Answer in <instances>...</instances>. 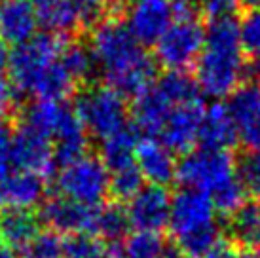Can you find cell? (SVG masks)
<instances>
[{"mask_svg": "<svg viewBox=\"0 0 260 258\" xmlns=\"http://www.w3.org/2000/svg\"><path fill=\"white\" fill-rule=\"evenodd\" d=\"M89 48L105 84L137 99L156 84V61L131 35L123 19H107L91 30Z\"/></svg>", "mask_w": 260, "mask_h": 258, "instance_id": "1", "label": "cell"}, {"mask_svg": "<svg viewBox=\"0 0 260 258\" xmlns=\"http://www.w3.org/2000/svg\"><path fill=\"white\" fill-rule=\"evenodd\" d=\"M196 82L203 93L230 97L249 74L234 19L213 21L205 29V46L196 63Z\"/></svg>", "mask_w": 260, "mask_h": 258, "instance_id": "2", "label": "cell"}, {"mask_svg": "<svg viewBox=\"0 0 260 258\" xmlns=\"http://www.w3.org/2000/svg\"><path fill=\"white\" fill-rule=\"evenodd\" d=\"M74 112L87 131V135L107 139L122 129L129 108L125 97L109 84H87L74 93Z\"/></svg>", "mask_w": 260, "mask_h": 258, "instance_id": "3", "label": "cell"}, {"mask_svg": "<svg viewBox=\"0 0 260 258\" xmlns=\"http://www.w3.org/2000/svg\"><path fill=\"white\" fill-rule=\"evenodd\" d=\"M67 38L51 33H38L30 40L15 46L8 59L10 80L19 93H35V87L51 64L61 57Z\"/></svg>", "mask_w": 260, "mask_h": 258, "instance_id": "4", "label": "cell"}, {"mask_svg": "<svg viewBox=\"0 0 260 258\" xmlns=\"http://www.w3.org/2000/svg\"><path fill=\"white\" fill-rule=\"evenodd\" d=\"M238 179V159L230 150L200 148L190 150L177 162L175 180L182 188L215 194L228 182Z\"/></svg>", "mask_w": 260, "mask_h": 258, "instance_id": "5", "label": "cell"}, {"mask_svg": "<svg viewBox=\"0 0 260 258\" xmlns=\"http://www.w3.org/2000/svg\"><path fill=\"white\" fill-rule=\"evenodd\" d=\"M156 61L167 71L194 69L205 46V29L200 15L173 17V23L156 44Z\"/></svg>", "mask_w": 260, "mask_h": 258, "instance_id": "6", "label": "cell"}, {"mask_svg": "<svg viewBox=\"0 0 260 258\" xmlns=\"http://www.w3.org/2000/svg\"><path fill=\"white\" fill-rule=\"evenodd\" d=\"M109 169L103 165L99 156H91V154L63 167L55 179L59 196H65L69 200H74L89 207L101 205L103 200L109 196Z\"/></svg>", "mask_w": 260, "mask_h": 258, "instance_id": "7", "label": "cell"}, {"mask_svg": "<svg viewBox=\"0 0 260 258\" xmlns=\"http://www.w3.org/2000/svg\"><path fill=\"white\" fill-rule=\"evenodd\" d=\"M99 207H89L65 196H51L46 198L38 207V218L46 224L48 230L67 236H91L95 234Z\"/></svg>", "mask_w": 260, "mask_h": 258, "instance_id": "8", "label": "cell"}, {"mask_svg": "<svg viewBox=\"0 0 260 258\" xmlns=\"http://www.w3.org/2000/svg\"><path fill=\"white\" fill-rule=\"evenodd\" d=\"M10 165L15 171L35 173L42 179H48L55 171L53 162V144L48 137L25 125H19L14 133Z\"/></svg>", "mask_w": 260, "mask_h": 258, "instance_id": "9", "label": "cell"}, {"mask_svg": "<svg viewBox=\"0 0 260 258\" xmlns=\"http://www.w3.org/2000/svg\"><path fill=\"white\" fill-rule=\"evenodd\" d=\"M215 205L209 194L182 188L171 198V215H169V230L177 237L198 232L215 224Z\"/></svg>", "mask_w": 260, "mask_h": 258, "instance_id": "10", "label": "cell"}, {"mask_svg": "<svg viewBox=\"0 0 260 258\" xmlns=\"http://www.w3.org/2000/svg\"><path fill=\"white\" fill-rule=\"evenodd\" d=\"M125 25L143 46H152L173 23V4L169 0H129Z\"/></svg>", "mask_w": 260, "mask_h": 258, "instance_id": "11", "label": "cell"}, {"mask_svg": "<svg viewBox=\"0 0 260 258\" xmlns=\"http://www.w3.org/2000/svg\"><path fill=\"white\" fill-rule=\"evenodd\" d=\"M228 112L247 152L260 150V86L241 84L228 99Z\"/></svg>", "mask_w": 260, "mask_h": 258, "instance_id": "12", "label": "cell"}, {"mask_svg": "<svg viewBox=\"0 0 260 258\" xmlns=\"http://www.w3.org/2000/svg\"><path fill=\"white\" fill-rule=\"evenodd\" d=\"M171 215V196L164 186L148 184L129 201L127 216L133 228L139 232L161 234L169 226Z\"/></svg>", "mask_w": 260, "mask_h": 258, "instance_id": "13", "label": "cell"}, {"mask_svg": "<svg viewBox=\"0 0 260 258\" xmlns=\"http://www.w3.org/2000/svg\"><path fill=\"white\" fill-rule=\"evenodd\" d=\"M203 112H205L203 101L171 108V112L161 127V133H159L161 144H166L173 154L175 152L182 154V156L188 154L200 139Z\"/></svg>", "mask_w": 260, "mask_h": 258, "instance_id": "14", "label": "cell"}, {"mask_svg": "<svg viewBox=\"0 0 260 258\" xmlns=\"http://www.w3.org/2000/svg\"><path fill=\"white\" fill-rule=\"evenodd\" d=\"M46 200V180L40 175L25 171L6 173L0 177V209L32 211Z\"/></svg>", "mask_w": 260, "mask_h": 258, "instance_id": "15", "label": "cell"}, {"mask_svg": "<svg viewBox=\"0 0 260 258\" xmlns=\"http://www.w3.org/2000/svg\"><path fill=\"white\" fill-rule=\"evenodd\" d=\"M38 15L30 0H2L0 4V38L8 44H19L37 35Z\"/></svg>", "mask_w": 260, "mask_h": 258, "instance_id": "16", "label": "cell"}, {"mask_svg": "<svg viewBox=\"0 0 260 258\" xmlns=\"http://www.w3.org/2000/svg\"><path fill=\"white\" fill-rule=\"evenodd\" d=\"M137 167L150 184L167 188L175 180L177 162L173 152L156 139H145L137 146Z\"/></svg>", "mask_w": 260, "mask_h": 258, "instance_id": "17", "label": "cell"}, {"mask_svg": "<svg viewBox=\"0 0 260 258\" xmlns=\"http://www.w3.org/2000/svg\"><path fill=\"white\" fill-rule=\"evenodd\" d=\"M198 141L202 143V148H211V150H230L236 144L238 129L226 105L213 103L211 107L205 108Z\"/></svg>", "mask_w": 260, "mask_h": 258, "instance_id": "18", "label": "cell"}, {"mask_svg": "<svg viewBox=\"0 0 260 258\" xmlns=\"http://www.w3.org/2000/svg\"><path fill=\"white\" fill-rule=\"evenodd\" d=\"M171 108L173 107L167 103L166 97L152 86L148 91L139 95L137 99H133V107L129 110L131 118H133V127L137 129L139 133H146L148 139H154L161 133V127H164Z\"/></svg>", "mask_w": 260, "mask_h": 258, "instance_id": "19", "label": "cell"}, {"mask_svg": "<svg viewBox=\"0 0 260 258\" xmlns=\"http://www.w3.org/2000/svg\"><path fill=\"white\" fill-rule=\"evenodd\" d=\"M139 131L133 125H123L110 137L103 139L99 148V159L109 173L120 171L123 167L135 164L139 146Z\"/></svg>", "mask_w": 260, "mask_h": 258, "instance_id": "20", "label": "cell"}, {"mask_svg": "<svg viewBox=\"0 0 260 258\" xmlns=\"http://www.w3.org/2000/svg\"><path fill=\"white\" fill-rule=\"evenodd\" d=\"M37 211H4L0 215V239L14 252H23L40 234Z\"/></svg>", "mask_w": 260, "mask_h": 258, "instance_id": "21", "label": "cell"}, {"mask_svg": "<svg viewBox=\"0 0 260 258\" xmlns=\"http://www.w3.org/2000/svg\"><path fill=\"white\" fill-rule=\"evenodd\" d=\"M69 112H71V107H67L63 101L37 99L35 103H29L27 107L21 108L19 125L35 129L51 141Z\"/></svg>", "mask_w": 260, "mask_h": 258, "instance_id": "22", "label": "cell"}, {"mask_svg": "<svg viewBox=\"0 0 260 258\" xmlns=\"http://www.w3.org/2000/svg\"><path fill=\"white\" fill-rule=\"evenodd\" d=\"M228 234L238 247H253L260 243V203L247 200L228 216Z\"/></svg>", "mask_w": 260, "mask_h": 258, "instance_id": "23", "label": "cell"}, {"mask_svg": "<svg viewBox=\"0 0 260 258\" xmlns=\"http://www.w3.org/2000/svg\"><path fill=\"white\" fill-rule=\"evenodd\" d=\"M61 64L71 74V78L76 82L78 87H84L87 84H93V72L97 71L93 53L89 44H84L80 40H67L65 48L61 51Z\"/></svg>", "mask_w": 260, "mask_h": 258, "instance_id": "24", "label": "cell"}, {"mask_svg": "<svg viewBox=\"0 0 260 258\" xmlns=\"http://www.w3.org/2000/svg\"><path fill=\"white\" fill-rule=\"evenodd\" d=\"M154 87L166 97L171 107H181V105L202 101V89L198 86V82L186 72L167 71L156 80Z\"/></svg>", "mask_w": 260, "mask_h": 258, "instance_id": "25", "label": "cell"}, {"mask_svg": "<svg viewBox=\"0 0 260 258\" xmlns=\"http://www.w3.org/2000/svg\"><path fill=\"white\" fill-rule=\"evenodd\" d=\"M131 228L127 209L122 207V203H109L99 205L97 220H95V236L103 237L107 243H116L127 237V232Z\"/></svg>", "mask_w": 260, "mask_h": 258, "instance_id": "26", "label": "cell"}, {"mask_svg": "<svg viewBox=\"0 0 260 258\" xmlns=\"http://www.w3.org/2000/svg\"><path fill=\"white\" fill-rule=\"evenodd\" d=\"M145 188V177L139 171L137 164L123 167L120 171H114L110 175V186L109 194L116 203L131 201L141 190Z\"/></svg>", "mask_w": 260, "mask_h": 258, "instance_id": "27", "label": "cell"}, {"mask_svg": "<svg viewBox=\"0 0 260 258\" xmlns=\"http://www.w3.org/2000/svg\"><path fill=\"white\" fill-rule=\"evenodd\" d=\"M220 239V230H218L217 222L205 226V228L186 234L182 237H177V247L182 252L184 258H205L207 252L218 243Z\"/></svg>", "mask_w": 260, "mask_h": 258, "instance_id": "28", "label": "cell"}, {"mask_svg": "<svg viewBox=\"0 0 260 258\" xmlns=\"http://www.w3.org/2000/svg\"><path fill=\"white\" fill-rule=\"evenodd\" d=\"M167 241L156 232H135L125 237L123 251L125 258H161Z\"/></svg>", "mask_w": 260, "mask_h": 258, "instance_id": "29", "label": "cell"}, {"mask_svg": "<svg viewBox=\"0 0 260 258\" xmlns=\"http://www.w3.org/2000/svg\"><path fill=\"white\" fill-rule=\"evenodd\" d=\"M19 254L21 258H65V239L53 230H40V234Z\"/></svg>", "mask_w": 260, "mask_h": 258, "instance_id": "30", "label": "cell"}, {"mask_svg": "<svg viewBox=\"0 0 260 258\" xmlns=\"http://www.w3.org/2000/svg\"><path fill=\"white\" fill-rule=\"evenodd\" d=\"M247 194L249 192L243 186V182L239 179H234L226 186H222L215 194H211V200H213L215 211L222 213L224 216H230L247 201Z\"/></svg>", "mask_w": 260, "mask_h": 258, "instance_id": "31", "label": "cell"}, {"mask_svg": "<svg viewBox=\"0 0 260 258\" xmlns=\"http://www.w3.org/2000/svg\"><path fill=\"white\" fill-rule=\"evenodd\" d=\"M238 27L243 53L251 59H260V10H249Z\"/></svg>", "mask_w": 260, "mask_h": 258, "instance_id": "32", "label": "cell"}, {"mask_svg": "<svg viewBox=\"0 0 260 258\" xmlns=\"http://www.w3.org/2000/svg\"><path fill=\"white\" fill-rule=\"evenodd\" d=\"M80 17L82 29L93 30L97 25L110 19V0H71Z\"/></svg>", "mask_w": 260, "mask_h": 258, "instance_id": "33", "label": "cell"}, {"mask_svg": "<svg viewBox=\"0 0 260 258\" xmlns=\"http://www.w3.org/2000/svg\"><path fill=\"white\" fill-rule=\"evenodd\" d=\"M105 245L91 236H69L65 239V258H103Z\"/></svg>", "mask_w": 260, "mask_h": 258, "instance_id": "34", "label": "cell"}, {"mask_svg": "<svg viewBox=\"0 0 260 258\" xmlns=\"http://www.w3.org/2000/svg\"><path fill=\"white\" fill-rule=\"evenodd\" d=\"M238 179L243 182L247 192L260 196V150L247 152L238 159Z\"/></svg>", "mask_w": 260, "mask_h": 258, "instance_id": "35", "label": "cell"}, {"mask_svg": "<svg viewBox=\"0 0 260 258\" xmlns=\"http://www.w3.org/2000/svg\"><path fill=\"white\" fill-rule=\"evenodd\" d=\"M239 6H241L239 0H198L196 2L200 15L207 17L211 23L222 21V19H234Z\"/></svg>", "mask_w": 260, "mask_h": 258, "instance_id": "36", "label": "cell"}, {"mask_svg": "<svg viewBox=\"0 0 260 258\" xmlns=\"http://www.w3.org/2000/svg\"><path fill=\"white\" fill-rule=\"evenodd\" d=\"M19 91L15 89L12 80L0 74V120H10L17 110Z\"/></svg>", "mask_w": 260, "mask_h": 258, "instance_id": "37", "label": "cell"}, {"mask_svg": "<svg viewBox=\"0 0 260 258\" xmlns=\"http://www.w3.org/2000/svg\"><path fill=\"white\" fill-rule=\"evenodd\" d=\"M14 122L12 120H0V177L8 173L10 165V154H12V141H14Z\"/></svg>", "mask_w": 260, "mask_h": 258, "instance_id": "38", "label": "cell"}, {"mask_svg": "<svg viewBox=\"0 0 260 258\" xmlns=\"http://www.w3.org/2000/svg\"><path fill=\"white\" fill-rule=\"evenodd\" d=\"M241 252L243 249L238 247L232 239H218V243L207 252L205 258H241Z\"/></svg>", "mask_w": 260, "mask_h": 258, "instance_id": "39", "label": "cell"}, {"mask_svg": "<svg viewBox=\"0 0 260 258\" xmlns=\"http://www.w3.org/2000/svg\"><path fill=\"white\" fill-rule=\"evenodd\" d=\"M8 59H10V53H8L6 42L0 38V72H2L4 67H8Z\"/></svg>", "mask_w": 260, "mask_h": 258, "instance_id": "40", "label": "cell"}, {"mask_svg": "<svg viewBox=\"0 0 260 258\" xmlns=\"http://www.w3.org/2000/svg\"><path fill=\"white\" fill-rule=\"evenodd\" d=\"M0 258H17V254H15L2 239H0Z\"/></svg>", "mask_w": 260, "mask_h": 258, "instance_id": "41", "label": "cell"}, {"mask_svg": "<svg viewBox=\"0 0 260 258\" xmlns=\"http://www.w3.org/2000/svg\"><path fill=\"white\" fill-rule=\"evenodd\" d=\"M55 2H59V0H30V4L35 6V10H44V8L51 6V4H55Z\"/></svg>", "mask_w": 260, "mask_h": 258, "instance_id": "42", "label": "cell"}, {"mask_svg": "<svg viewBox=\"0 0 260 258\" xmlns=\"http://www.w3.org/2000/svg\"><path fill=\"white\" fill-rule=\"evenodd\" d=\"M239 4L247 6L249 10H260V0H239Z\"/></svg>", "mask_w": 260, "mask_h": 258, "instance_id": "43", "label": "cell"}, {"mask_svg": "<svg viewBox=\"0 0 260 258\" xmlns=\"http://www.w3.org/2000/svg\"><path fill=\"white\" fill-rule=\"evenodd\" d=\"M241 258H254V254H251V252L243 251V252H241Z\"/></svg>", "mask_w": 260, "mask_h": 258, "instance_id": "44", "label": "cell"}, {"mask_svg": "<svg viewBox=\"0 0 260 258\" xmlns=\"http://www.w3.org/2000/svg\"><path fill=\"white\" fill-rule=\"evenodd\" d=\"M254 258H260V243L256 245V251H254Z\"/></svg>", "mask_w": 260, "mask_h": 258, "instance_id": "45", "label": "cell"}, {"mask_svg": "<svg viewBox=\"0 0 260 258\" xmlns=\"http://www.w3.org/2000/svg\"><path fill=\"white\" fill-rule=\"evenodd\" d=\"M175 4H181V2H192V0H173Z\"/></svg>", "mask_w": 260, "mask_h": 258, "instance_id": "46", "label": "cell"}, {"mask_svg": "<svg viewBox=\"0 0 260 258\" xmlns=\"http://www.w3.org/2000/svg\"><path fill=\"white\" fill-rule=\"evenodd\" d=\"M258 78H260V67H258Z\"/></svg>", "mask_w": 260, "mask_h": 258, "instance_id": "47", "label": "cell"}]
</instances>
